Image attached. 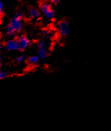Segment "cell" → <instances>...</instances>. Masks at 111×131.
Segmentation results:
<instances>
[{
    "label": "cell",
    "instance_id": "1",
    "mask_svg": "<svg viewBox=\"0 0 111 131\" xmlns=\"http://www.w3.org/2000/svg\"><path fill=\"white\" fill-rule=\"evenodd\" d=\"M24 19V14L23 10H17L9 20L17 34H21L23 28V20Z\"/></svg>",
    "mask_w": 111,
    "mask_h": 131
},
{
    "label": "cell",
    "instance_id": "2",
    "mask_svg": "<svg viewBox=\"0 0 111 131\" xmlns=\"http://www.w3.org/2000/svg\"><path fill=\"white\" fill-rule=\"evenodd\" d=\"M39 9H40L42 15L47 20L54 19L56 16L55 10L53 7V3L48 1H42L39 4Z\"/></svg>",
    "mask_w": 111,
    "mask_h": 131
},
{
    "label": "cell",
    "instance_id": "3",
    "mask_svg": "<svg viewBox=\"0 0 111 131\" xmlns=\"http://www.w3.org/2000/svg\"><path fill=\"white\" fill-rule=\"evenodd\" d=\"M56 28L58 34L63 37H67L70 33V24L66 19L59 21L57 24Z\"/></svg>",
    "mask_w": 111,
    "mask_h": 131
},
{
    "label": "cell",
    "instance_id": "4",
    "mask_svg": "<svg viewBox=\"0 0 111 131\" xmlns=\"http://www.w3.org/2000/svg\"><path fill=\"white\" fill-rule=\"evenodd\" d=\"M18 45H19V51L24 52L31 46V40L27 36L24 34H20L16 37Z\"/></svg>",
    "mask_w": 111,
    "mask_h": 131
},
{
    "label": "cell",
    "instance_id": "5",
    "mask_svg": "<svg viewBox=\"0 0 111 131\" xmlns=\"http://www.w3.org/2000/svg\"><path fill=\"white\" fill-rule=\"evenodd\" d=\"M3 43L5 45L6 51H7V52L19 51V45H18V41H17L16 37L7 39Z\"/></svg>",
    "mask_w": 111,
    "mask_h": 131
},
{
    "label": "cell",
    "instance_id": "6",
    "mask_svg": "<svg viewBox=\"0 0 111 131\" xmlns=\"http://www.w3.org/2000/svg\"><path fill=\"white\" fill-rule=\"evenodd\" d=\"M28 14L29 17L34 21H39L43 16L40 9L34 6L29 7Z\"/></svg>",
    "mask_w": 111,
    "mask_h": 131
},
{
    "label": "cell",
    "instance_id": "7",
    "mask_svg": "<svg viewBox=\"0 0 111 131\" xmlns=\"http://www.w3.org/2000/svg\"><path fill=\"white\" fill-rule=\"evenodd\" d=\"M3 34H4L5 36L7 37L8 39L15 38L17 36V32L15 30L13 27L12 26V25L9 23L5 26L4 28H3Z\"/></svg>",
    "mask_w": 111,
    "mask_h": 131
},
{
    "label": "cell",
    "instance_id": "8",
    "mask_svg": "<svg viewBox=\"0 0 111 131\" xmlns=\"http://www.w3.org/2000/svg\"><path fill=\"white\" fill-rule=\"evenodd\" d=\"M36 54L39 57L41 60L45 59L49 55V47L48 45L44 47L37 49Z\"/></svg>",
    "mask_w": 111,
    "mask_h": 131
},
{
    "label": "cell",
    "instance_id": "9",
    "mask_svg": "<svg viewBox=\"0 0 111 131\" xmlns=\"http://www.w3.org/2000/svg\"><path fill=\"white\" fill-rule=\"evenodd\" d=\"M39 60L40 58L37 54H34V55H31L27 57L26 62L28 65L33 66L37 65L39 62Z\"/></svg>",
    "mask_w": 111,
    "mask_h": 131
},
{
    "label": "cell",
    "instance_id": "10",
    "mask_svg": "<svg viewBox=\"0 0 111 131\" xmlns=\"http://www.w3.org/2000/svg\"><path fill=\"white\" fill-rule=\"evenodd\" d=\"M41 35L44 39H49L53 36V34L52 30H51L49 28H45L44 30H42V32H41Z\"/></svg>",
    "mask_w": 111,
    "mask_h": 131
},
{
    "label": "cell",
    "instance_id": "11",
    "mask_svg": "<svg viewBox=\"0 0 111 131\" xmlns=\"http://www.w3.org/2000/svg\"><path fill=\"white\" fill-rule=\"evenodd\" d=\"M26 58H27V57H26L24 54H21V55L17 57V58L15 60V63L16 64H21V63L24 62H26Z\"/></svg>",
    "mask_w": 111,
    "mask_h": 131
},
{
    "label": "cell",
    "instance_id": "12",
    "mask_svg": "<svg viewBox=\"0 0 111 131\" xmlns=\"http://www.w3.org/2000/svg\"><path fill=\"white\" fill-rule=\"evenodd\" d=\"M11 75V73L8 71H5V70H1L0 71V79L1 80H3L7 78H9Z\"/></svg>",
    "mask_w": 111,
    "mask_h": 131
},
{
    "label": "cell",
    "instance_id": "13",
    "mask_svg": "<svg viewBox=\"0 0 111 131\" xmlns=\"http://www.w3.org/2000/svg\"><path fill=\"white\" fill-rule=\"evenodd\" d=\"M0 15L2 16H3L5 15V6L4 2L2 0L0 1Z\"/></svg>",
    "mask_w": 111,
    "mask_h": 131
},
{
    "label": "cell",
    "instance_id": "14",
    "mask_svg": "<svg viewBox=\"0 0 111 131\" xmlns=\"http://www.w3.org/2000/svg\"><path fill=\"white\" fill-rule=\"evenodd\" d=\"M0 51H1V52L3 51H6V48H5V45L4 43H1V45H0Z\"/></svg>",
    "mask_w": 111,
    "mask_h": 131
},
{
    "label": "cell",
    "instance_id": "15",
    "mask_svg": "<svg viewBox=\"0 0 111 131\" xmlns=\"http://www.w3.org/2000/svg\"><path fill=\"white\" fill-rule=\"evenodd\" d=\"M50 2L53 3V5H59V3H60V0H50Z\"/></svg>",
    "mask_w": 111,
    "mask_h": 131
},
{
    "label": "cell",
    "instance_id": "16",
    "mask_svg": "<svg viewBox=\"0 0 111 131\" xmlns=\"http://www.w3.org/2000/svg\"><path fill=\"white\" fill-rule=\"evenodd\" d=\"M2 58H3V56H2V53L1 52V53H0V66L1 67L2 66Z\"/></svg>",
    "mask_w": 111,
    "mask_h": 131
}]
</instances>
